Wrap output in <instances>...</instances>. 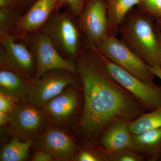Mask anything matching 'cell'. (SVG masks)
Segmentation results:
<instances>
[{"instance_id":"6da1fadb","label":"cell","mask_w":161,"mask_h":161,"mask_svg":"<svg viewBox=\"0 0 161 161\" xmlns=\"http://www.w3.org/2000/svg\"><path fill=\"white\" fill-rule=\"evenodd\" d=\"M98 55H81L76 63L84 99L76 128L79 134L90 142L96 139L112 123L131 121L146 109L108 74Z\"/></svg>"},{"instance_id":"7a4b0ae2","label":"cell","mask_w":161,"mask_h":161,"mask_svg":"<svg viewBox=\"0 0 161 161\" xmlns=\"http://www.w3.org/2000/svg\"><path fill=\"white\" fill-rule=\"evenodd\" d=\"M120 26L124 42L148 65L159 66V42L156 29L150 19L144 15L133 14L124 21Z\"/></svg>"},{"instance_id":"3957f363","label":"cell","mask_w":161,"mask_h":161,"mask_svg":"<svg viewBox=\"0 0 161 161\" xmlns=\"http://www.w3.org/2000/svg\"><path fill=\"white\" fill-rule=\"evenodd\" d=\"M97 53L111 77L150 111L161 107V86L145 82L115 64L101 52Z\"/></svg>"},{"instance_id":"277c9868","label":"cell","mask_w":161,"mask_h":161,"mask_svg":"<svg viewBox=\"0 0 161 161\" xmlns=\"http://www.w3.org/2000/svg\"><path fill=\"white\" fill-rule=\"evenodd\" d=\"M26 37L30 49L36 59L34 79L53 69L63 70L78 75L76 63L71 59L62 57L45 32L39 30Z\"/></svg>"},{"instance_id":"5b68a950","label":"cell","mask_w":161,"mask_h":161,"mask_svg":"<svg viewBox=\"0 0 161 161\" xmlns=\"http://www.w3.org/2000/svg\"><path fill=\"white\" fill-rule=\"evenodd\" d=\"M1 69L10 70L28 83L36 74V59L32 52L23 43H17L9 32L0 31Z\"/></svg>"},{"instance_id":"8992f818","label":"cell","mask_w":161,"mask_h":161,"mask_svg":"<svg viewBox=\"0 0 161 161\" xmlns=\"http://www.w3.org/2000/svg\"><path fill=\"white\" fill-rule=\"evenodd\" d=\"M98 47L103 54L122 68L145 82L154 83L155 76L149 65L124 41L108 36Z\"/></svg>"},{"instance_id":"52a82bcc","label":"cell","mask_w":161,"mask_h":161,"mask_svg":"<svg viewBox=\"0 0 161 161\" xmlns=\"http://www.w3.org/2000/svg\"><path fill=\"white\" fill-rule=\"evenodd\" d=\"M80 82L78 75L61 69L47 71L30 84L27 101L41 108L47 102Z\"/></svg>"},{"instance_id":"ba28073f","label":"cell","mask_w":161,"mask_h":161,"mask_svg":"<svg viewBox=\"0 0 161 161\" xmlns=\"http://www.w3.org/2000/svg\"><path fill=\"white\" fill-rule=\"evenodd\" d=\"M78 86L68 87L43 105L41 109L48 124L66 130L75 125L80 108Z\"/></svg>"},{"instance_id":"9c48e42d","label":"cell","mask_w":161,"mask_h":161,"mask_svg":"<svg viewBox=\"0 0 161 161\" xmlns=\"http://www.w3.org/2000/svg\"><path fill=\"white\" fill-rule=\"evenodd\" d=\"M9 113V131L23 141L36 140L48 125L42 109L27 101L16 104Z\"/></svg>"},{"instance_id":"30bf717a","label":"cell","mask_w":161,"mask_h":161,"mask_svg":"<svg viewBox=\"0 0 161 161\" xmlns=\"http://www.w3.org/2000/svg\"><path fill=\"white\" fill-rule=\"evenodd\" d=\"M57 49L70 58L76 57L79 48V32L74 20L65 13L52 15L43 26Z\"/></svg>"},{"instance_id":"8fae6325","label":"cell","mask_w":161,"mask_h":161,"mask_svg":"<svg viewBox=\"0 0 161 161\" xmlns=\"http://www.w3.org/2000/svg\"><path fill=\"white\" fill-rule=\"evenodd\" d=\"M35 140L37 150L47 153L55 161H72L78 150L75 137L68 130L49 124Z\"/></svg>"},{"instance_id":"7c38bea8","label":"cell","mask_w":161,"mask_h":161,"mask_svg":"<svg viewBox=\"0 0 161 161\" xmlns=\"http://www.w3.org/2000/svg\"><path fill=\"white\" fill-rule=\"evenodd\" d=\"M81 26L92 45L98 47L108 36V21L104 0H89L82 14Z\"/></svg>"},{"instance_id":"4fadbf2b","label":"cell","mask_w":161,"mask_h":161,"mask_svg":"<svg viewBox=\"0 0 161 161\" xmlns=\"http://www.w3.org/2000/svg\"><path fill=\"white\" fill-rule=\"evenodd\" d=\"M58 6V0H36L20 16L14 29L23 37L40 30Z\"/></svg>"},{"instance_id":"5bb4252c","label":"cell","mask_w":161,"mask_h":161,"mask_svg":"<svg viewBox=\"0 0 161 161\" xmlns=\"http://www.w3.org/2000/svg\"><path fill=\"white\" fill-rule=\"evenodd\" d=\"M130 121H116L104 130L100 139V147L111 151L132 150L133 134L129 128Z\"/></svg>"},{"instance_id":"9a60e30c","label":"cell","mask_w":161,"mask_h":161,"mask_svg":"<svg viewBox=\"0 0 161 161\" xmlns=\"http://www.w3.org/2000/svg\"><path fill=\"white\" fill-rule=\"evenodd\" d=\"M132 150L150 161H161V128L133 134Z\"/></svg>"},{"instance_id":"2e32d148","label":"cell","mask_w":161,"mask_h":161,"mask_svg":"<svg viewBox=\"0 0 161 161\" xmlns=\"http://www.w3.org/2000/svg\"><path fill=\"white\" fill-rule=\"evenodd\" d=\"M30 84L19 75L10 70L1 69L0 93L10 96L16 103L27 101Z\"/></svg>"},{"instance_id":"e0dca14e","label":"cell","mask_w":161,"mask_h":161,"mask_svg":"<svg viewBox=\"0 0 161 161\" xmlns=\"http://www.w3.org/2000/svg\"><path fill=\"white\" fill-rule=\"evenodd\" d=\"M106 4L108 31L120 27L129 11L142 0H104Z\"/></svg>"},{"instance_id":"ac0fdd59","label":"cell","mask_w":161,"mask_h":161,"mask_svg":"<svg viewBox=\"0 0 161 161\" xmlns=\"http://www.w3.org/2000/svg\"><path fill=\"white\" fill-rule=\"evenodd\" d=\"M33 144V141H23L17 136H14L2 149L0 161L26 160L29 156L30 149Z\"/></svg>"},{"instance_id":"d6986e66","label":"cell","mask_w":161,"mask_h":161,"mask_svg":"<svg viewBox=\"0 0 161 161\" xmlns=\"http://www.w3.org/2000/svg\"><path fill=\"white\" fill-rule=\"evenodd\" d=\"M129 128L133 134H141L161 128V107L150 113H143L131 121Z\"/></svg>"},{"instance_id":"ffe728a7","label":"cell","mask_w":161,"mask_h":161,"mask_svg":"<svg viewBox=\"0 0 161 161\" xmlns=\"http://www.w3.org/2000/svg\"><path fill=\"white\" fill-rule=\"evenodd\" d=\"M106 161H142L144 158L142 155L132 150L118 151H108L99 147Z\"/></svg>"},{"instance_id":"44dd1931","label":"cell","mask_w":161,"mask_h":161,"mask_svg":"<svg viewBox=\"0 0 161 161\" xmlns=\"http://www.w3.org/2000/svg\"><path fill=\"white\" fill-rule=\"evenodd\" d=\"M18 9H0V31L9 32L15 26L21 16L17 11Z\"/></svg>"},{"instance_id":"7402d4cb","label":"cell","mask_w":161,"mask_h":161,"mask_svg":"<svg viewBox=\"0 0 161 161\" xmlns=\"http://www.w3.org/2000/svg\"><path fill=\"white\" fill-rule=\"evenodd\" d=\"M72 161H104V159L99 147L97 148L86 147L78 149Z\"/></svg>"},{"instance_id":"603a6c76","label":"cell","mask_w":161,"mask_h":161,"mask_svg":"<svg viewBox=\"0 0 161 161\" xmlns=\"http://www.w3.org/2000/svg\"><path fill=\"white\" fill-rule=\"evenodd\" d=\"M139 5L147 14L161 19V0H142Z\"/></svg>"},{"instance_id":"cb8c5ba5","label":"cell","mask_w":161,"mask_h":161,"mask_svg":"<svg viewBox=\"0 0 161 161\" xmlns=\"http://www.w3.org/2000/svg\"><path fill=\"white\" fill-rule=\"evenodd\" d=\"M58 5L65 4L69 7L70 10L75 15L78 16L83 11L85 0H58Z\"/></svg>"},{"instance_id":"d4e9b609","label":"cell","mask_w":161,"mask_h":161,"mask_svg":"<svg viewBox=\"0 0 161 161\" xmlns=\"http://www.w3.org/2000/svg\"><path fill=\"white\" fill-rule=\"evenodd\" d=\"M16 104L11 97L0 93V112H10Z\"/></svg>"},{"instance_id":"484cf974","label":"cell","mask_w":161,"mask_h":161,"mask_svg":"<svg viewBox=\"0 0 161 161\" xmlns=\"http://www.w3.org/2000/svg\"><path fill=\"white\" fill-rule=\"evenodd\" d=\"M32 161H53L54 159L47 153L43 150H37L32 157Z\"/></svg>"},{"instance_id":"4316f807","label":"cell","mask_w":161,"mask_h":161,"mask_svg":"<svg viewBox=\"0 0 161 161\" xmlns=\"http://www.w3.org/2000/svg\"><path fill=\"white\" fill-rule=\"evenodd\" d=\"M2 8L19 9L16 0H0V9Z\"/></svg>"},{"instance_id":"83f0119b","label":"cell","mask_w":161,"mask_h":161,"mask_svg":"<svg viewBox=\"0 0 161 161\" xmlns=\"http://www.w3.org/2000/svg\"><path fill=\"white\" fill-rule=\"evenodd\" d=\"M11 119V116L9 112H0V125L6 126L9 124Z\"/></svg>"},{"instance_id":"f1b7e54d","label":"cell","mask_w":161,"mask_h":161,"mask_svg":"<svg viewBox=\"0 0 161 161\" xmlns=\"http://www.w3.org/2000/svg\"><path fill=\"white\" fill-rule=\"evenodd\" d=\"M36 0H16L19 9H23L31 6Z\"/></svg>"},{"instance_id":"f546056e","label":"cell","mask_w":161,"mask_h":161,"mask_svg":"<svg viewBox=\"0 0 161 161\" xmlns=\"http://www.w3.org/2000/svg\"><path fill=\"white\" fill-rule=\"evenodd\" d=\"M149 69L150 71L155 77H158L161 80V69L158 65H153L149 66Z\"/></svg>"},{"instance_id":"4dcf8cb0","label":"cell","mask_w":161,"mask_h":161,"mask_svg":"<svg viewBox=\"0 0 161 161\" xmlns=\"http://www.w3.org/2000/svg\"><path fill=\"white\" fill-rule=\"evenodd\" d=\"M157 34L159 42L160 48V64L159 66L161 69V31L158 29H156Z\"/></svg>"},{"instance_id":"1f68e13d","label":"cell","mask_w":161,"mask_h":161,"mask_svg":"<svg viewBox=\"0 0 161 161\" xmlns=\"http://www.w3.org/2000/svg\"><path fill=\"white\" fill-rule=\"evenodd\" d=\"M157 23L159 27V28H160L161 30V19H158L156 20Z\"/></svg>"},{"instance_id":"d6a6232c","label":"cell","mask_w":161,"mask_h":161,"mask_svg":"<svg viewBox=\"0 0 161 161\" xmlns=\"http://www.w3.org/2000/svg\"><path fill=\"white\" fill-rule=\"evenodd\" d=\"M89 1V0H85V3H86L87 2H88V1Z\"/></svg>"}]
</instances>
